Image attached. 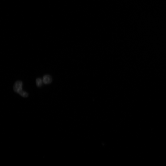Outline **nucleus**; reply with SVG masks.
Returning <instances> with one entry per match:
<instances>
[{
    "mask_svg": "<svg viewBox=\"0 0 166 166\" xmlns=\"http://www.w3.org/2000/svg\"><path fill=\"white\" fill-rule=\"evenodd\" d=\"M36 84L37 86L38 87H40L42 86V79L40 78H37L36 79Z\"/></svg>",
    "mask_w": 166,
    "mask_h": 166,
    "instance_id": "nucleus-3",
    "label": "nucleus"
},
{
    "mask_svg": "<svg viewBox=\"0 0 166 166\" xmlns=\"http://www.w3.org/2000/svg\"><path fill=\"white\" fill-rule=\"evenodd\" d=\"M19 94L22 96L24 97H26L28 96V93L23 90H22L21 92H20L19 93Z\"/></svg>",
    "mask_w": 166,
    "mask_h": 166,
    "instance_id": "nucleus-4",
    "label": "nucleus"
},
{
    "mask_svg": "<svg viewBox=\"0 0 166 166\" xmlns=\"http://www.w3.org/2000/svg\"><path fill=\"white\" fill-rule=\"evenodd\" d=\"M22 82L20 81L15 82L13 86V89L14 92L19 93L22 90Z\"/></svg>",
    "mask_w": 166,
    "mask_h": 166,
    "instance_id": "nucleus-1",
    "label": "nucleus"
},
{
    "mask_svg": "<svg viewBox=\"0 0 166 166\" xmlns=\"http://www.w3.org/2000/svg\"><path fill=\"white\" fill-rule=\"evenodd\" d=\"M52 81L51 77L48 75H46L44 76L43 78V82L45 84H48L50 83Z\"/></svg>",
    "mask_w": 166,
    "mask_h": 166,
    "instance_id": "nucleus-2",
    "label": "nucleus"
}]
</instances>
